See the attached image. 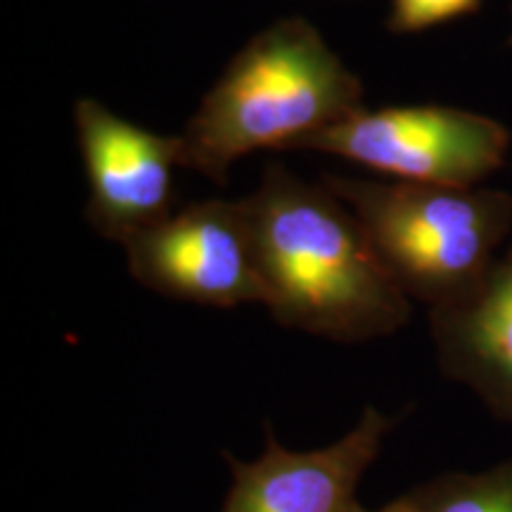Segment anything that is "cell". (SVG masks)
Segmentation results:
<instances>
[{
  "mask_svg": "<svg viewBox=\"0 0 512 512\" xmlns=\"http://www.w3.org/2000/svg\"><path fill=\"white\" fill-rule=\"evenodd\" d=\"M245 211L264 285L280 325L332 342L394 335L411 299L382 264L356 214L328 185H311L268 164Z\"/></svg>",
  "mask_w": 512,
  "mask_h": 512,
  "instance_id": "1",
  "label": "cell"
},
{
  "mask_svg": "<svg viewBox=\"0 0 512 512\" xmlns=\"http://www.w3.org/2000/svg\"><path fill=\"white\" fill-rule=\"evenodd\" d=\"M363 110V83L304 17L254 34L178 133L181 166L226 183L256 150H299Z\"/></svg>",
  "mask_w": 512,
  "mask_h": 512,
  "instance_id": "2",
  "label": "cell"
},
{
  "mask_svg": "<svg viewBox=\"0 0 512 512\" xmlns=\"http://www.w3.org/2000/svg\"><path fill=\"white\" fill-rule=\"evenodd\" d=\"M408 299L430 309L456 304L482 285L512 226V197L470 185L373 183L325 176Z\"/></svg>",
  "mask_w": 512,
  "mask_h": 512,
  "instance_id": "3",
  "label": "cell"
},
{
  "mask_svg": "<svg viewBox=\"0 0 512 512\" xmlns=\"http://www.w3.org/2000/svg\"><path fill=\"white\" fill-rule=\"evenodd\" d=\"M299 150L342 157L396 181L470 188L505 164L510 131L496 119L458 107H363Z\"/></svg>",
  "mask_w": 512,
  "mask_h": 512,
  "instance_id": "4",
  "label": "cell"
},
{
  "mask_svg": "<svg viewBox=\"0 0 512 512\" xmlns=\"http://www.w3.org/2000/svg\"><path fill=\"white\" fill-rule=\"evenodd\" d=\"M121 247L133 278L176 302L216 309L264 304L242 200L188 204Z\"/></svg>",
  "mask_w": 512,
  "mask_h": 512,
  "instance_id": "5",
  "label": "cell"
},
{
  "mask_svg": "<svg viewBox=\"0 0 512 512\" xmlns=\"http://www.w3.org/2000/svg\"><path fill=\"white\" fill-rule=\"evenodd\" d=\"M74 124L88 183L86 219L95 233L121 245L174 211L178 136L133 124L91 98L76 102Z\"/></svg>",
  "mask_w": 512,
  "mask_h": 512,
  "instance_id": "6",
  "label": "cell"
},
{
  "mask_svg": "<svg viewBox=\"0 0 512 512\" xmlns=\"http://www.w3.org/2000/svg\"><path fill=\"white\" fill-rule=\"evenodd\" d=\"M389 430L392 420L368 406L354 430L316 451H290L268 434L256 460L228 456L233 484L221 512H366L358 484Z\"/></svg>",
  "mask_w": 512,
  "mask_h": 512,
  "instance_id": "7",
  "label": "cell"
},
{
  "mask_svg": "<svg viewBox=\"0 0 512 512\" xmlns=\"http://www.w3.org/2000/svg\"><path fill=\"white\" fill-rule=\"evenodd\" d=\"M432 337L444 373L512 420V252L470 297L432 309Z\"/></svg>",
  "mask_w": 512,
  "mask_h": 512,
  "instance_id": "8",
  "label": "cell"
},
{
  "mask_svg": "<svg viewBox=\"0 0 512 512\" xmlns=\"http://www.w3.org/2000/svg\"><path fill=\"white\" fill-rule=\"evenodd\" d=\"M415 512H512V460L484 472H453L406 494Z\"/></svg>",
  "mask_w": 512,
  "mask_h": 512,
  "instance_id": "9",
  "label": "cell"
},
{
  "mask_svg": "<svg viewBox=\"0 0 512 512\" xmlns=\"http://www.w3.org/2000/svg\"><path fill=\"white\" fill-rule=\"evenodd\" d=\"M482 0H392L387 29L396 36L420 34L479 10Z\"/></svg>",
  "mask_w": 512,
  "mask_h": 512,
  "instance_id": "10",
  "label": "cell"
},
{
  "mask_svg": "<svg viewBox=\"0 0 512 512\" xmlns=\"http://www.w3.org/2000/svg\"><path fill=\"white\" fill-rule=\"evenodd\" d=\"M366 512H370V510H366ZM375 512H415V510H413V505L408 503V498H406V496H401L399 501H394V503L384 505V508L375 510Z\"/></svg>",
  "mask_w": 512,
  "mask_h": 512,
  "instance_id": "11",
  "label": "cell"
}]
</instances>
